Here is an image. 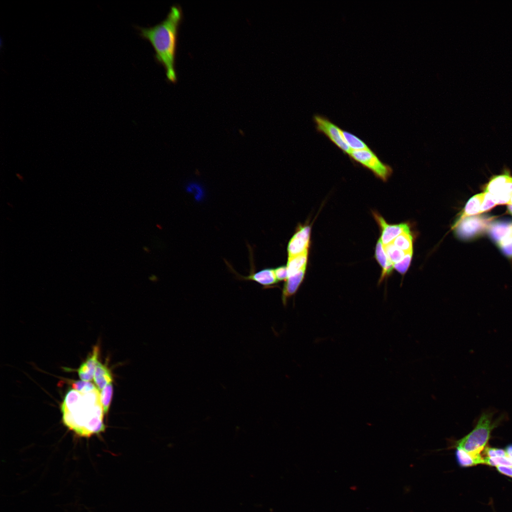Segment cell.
<instances>
[{
  "mask_svg": "<svg viewBox=\"0 0 512 512\" xmlns=\"http://www.w3.org/2000/svg\"><path fill=\"white\" fill-rule=\"evenodd\" d=\"M420 106L454 131L468 181L488 195L504 241L512 245V25L491 62L463 79L412 82Z\"/></svg>",
  "mask_w": 512,
  "mask_h": 512,
  "instance_id": "6da1fadb",
  "label": "cell"
}]
</instances>
